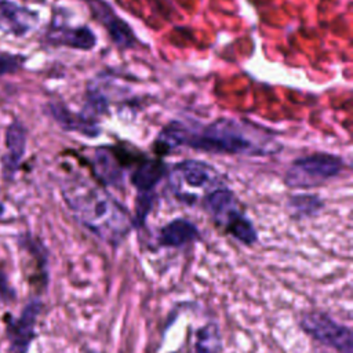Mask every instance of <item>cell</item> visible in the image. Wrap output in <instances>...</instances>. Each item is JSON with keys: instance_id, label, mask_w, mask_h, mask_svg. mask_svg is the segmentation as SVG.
Wrapping results in <instances>:
<instances>
[{"instance_id": "6da1fadb", "label": "cell", "mask_w": 353, "mask_h": 353, "mask_svg": "<svg viewBox=\"0 0 353 353\" xmlns=\"http://www.w3.org/2000/svg\"><path fill=\"white\" fill-rule=\"evenodd\" d=\"M156 145L168 152L178 146L225 154L263 156L276 150L274 141L262 130L234 119H218L208 125L192 127L182 121L165 125Z\"/></svg>"}, {"instance_id": "7a4b0ae2", "label": "cell", "mask_w": 353, "mask_h": 353, "mask_svg": "<svg viewBox=\"0 0 353 353\" xmlns=\"http://www.w3.org/2000/svg\"><path fill=\"white\" fill-rule=\"evenodd\" d=\"M63 197L77 221L103 241L117 245L134 226V218L103 188L87 179H74Z\"/></svg>"}, {"instance_id": "3957f363", "label": "cell", "mask_w": 353, "mask_h": 353, "mask_svg": "<svg viewBox=\"0 0 353 353\" xmlns=\"http://www.w3.org/2000/svg\"><path fill=\"white\" fill-rule=\"evenodd\" d=\"M203 207L218 225L241 244L251 245L258 240L252 222L240 211L233 192L228 188L216 186L208 192L203 197Z\"/></svg>"}, {"instance_id": "277c9868", "label": "cell", "mask_w": 353, "mask_h": 353, "mask_svg": "<svg viewBox=\"0 0 353 353\" xmlns=\"http://www.w3.org/2000/svg\"><path fill=\"white\" fill-rule=\"evenodd\" d=\"M343 160L331 153H314L296 159L287 171L285 183L291 188H313L338 176Z\"/></svg>"}, {"instance_id": "5b68a950", "label": "cell", "mask_w": 353, "mask_h": 353, "mask_svg": "<svg viewBox=\"0 0 353 353\" xmlns=\"http://www.w3.org/2000/svg\"><path fill=\"white\" fill-rule=\"evenodd\" d=\"M301 328L314 341L335 349L338 353H353L352 330L323 312H310L302 316Z\"/></svg>"}, {"instance_id": "8992f818", "label": "cell", "mask_w": 353, "mask_h": 353, "mask_svg": "<svg viewBox=\"0 0 353 353\" xmlns=\"http://www.w3.org/2000/svg\"><path fill=\"white\" fill-rule=\"evenodd\" d=\"M219 175L214 167L200 160H183L170 171V183L176 199H182L188 189L207 190L216 188Z\"/></svg>"}, {"instance_id": "52a82bcc", "label": "cell", "mask_w": 353, "mask_h": 353, "mask_svg": "<svg viewBox=\"0 0 353 353\" xmlns=\"http://www.w3.org/2000/svg\"><path fill=\"white\" fill-rule=\"evenodd\" d=\"M167 167L160 160L143 159L141 160L131 174V183L137 188L139 193L137 204L135 221L142 223L152 203V193L156 185L165 176Z\"/></svg>"}, {"instance_id": "ba28073f", "label": "cell", "mask_w": 353, "mask_h": 353, "mask_svg": "<svg viewBox=\"0 0 353 353\" xmlns=\"http://www.w3.org/2000/svg\"><path fill=\"white\" fill-rule=\"evenodd\" d=\"M94 17L106 28L112 41L120 48H131L135 43V36L128 23L121 19L113 8L103 0H88Z\"/></svg>"}, {"instance_id": "9c48e42d", "label": "cell", "mask_w": 353, "mask_h": 353, "mask_svg": "<svg viewBox=\"0 0 353 353\" xmlns=\"http://www.w3.org/2000/svg\"><path fill=\"white\" fill-rule=\"evenodd\" d=\"M39 15L12 0H0V32L6 34L23 36L36 23Z\"/></svg>"}, {"instance_id": "30bf717a", "label": "cell", "mask_w": 353, "mask_h": 353, "mask_svg": "<svg viewBox=\"0 0 353 353\" xmlns=\"http://www.w3.org/2000/svg\"><path fill=\"white\" fill-rule=\"evenodd\" d=\"M40 302L33 301L28 303L21 316L8 327V336L11 347L17 353H25L34 335V323L40 312Z\"/></svg>"}, {"instance_id": "8fae6325", "label": "cell", "mask_w": 353, "mask_h": 353, "mask_svg": "<svg viewBox=\"0 0 353 353\" xmlns=\"http://www.w3.org/2000/svg\"><path fill=\"white\" fill-rule=\"evenodd\" d=\"M51 116L57 120V123L68 131H77L87 137H97L99 134V127L84 112L83 113H73L68 108L59 103H50L48 105Z\"/></svg>"}, {"instance_id": "7c38bea8", "label": "cell", "mask_w": 353, "mask_h": 353, "mask_svg": "<svg viewBox=\"0 0 353 353\" xmlns=\"http://www.w3.org/2000/svg\"><path fill=\"white\" fill-rule=\"evenodd\" d=\"M7 153L3 156V168L6 174H14L18 170L21 159L26 149V130L18 120L12 121L6 131Z\"/></svg>"}, {"instance_id": "4fadbf2b", "label": "cell", "mask_w": 353, "mask_h": 353, "mask_svg": "<svg viewBox=\"0 0 353 353\" xmlns=\"http://www.w3.org/2000/svg\"><path fill=\"white\" fill-rule=\"evenodd\" d=\"M200 237L199 229L188 219L176 218L164 225L159 233V243L163 247H183Z\"/></svg>"}, {"instance_id": "5bb4252c", "label": "cell", "mask_w": 353, "mask_h": 353, "mask_svg": "<svg viewBox=\"0 0 353 353\" xmlns=\"http://www.w3.org/2000/svg\"><path fill=\"white\" fill-rule=\"evenodd\" d=\"M47 39L52 44L68 46L77 50H91L97 43V37L88 26L57 28L48 32Z\"/></svg>"}, {"instance_id": "9a60e30c", "label": "cell", "mask_w": 353, "mask_h": 353, "mask_svg": "<svg viewBox=\"0 0 353 353\" xmlns=\"http://www.w3.org/2000/svg\"><path fill=\"white\" fill-rule=\"evenodd\" d=\"M94 170L103 183L116 185L123 179L119 156L110 148H99L94 153Z\"/></svg>"}, {"instance_id": "2e32d148", "label": "cell", "mask_w": 353, "mask_h": 353, "mask_svg": "<svg viewBox=\"0 0 353 353\" xmlns=\"http://www.w3.org/2000/svg\"><path fill=\"white\" fill-rule=\"evenodd\" d=\"M194 350L196 353H221V334L214 323L197 330Z\"/></svg>"}, {"instance_id": "e0dca14e", "label": "cell", "mask_w": 353, "mask_h": 353, "mask_svg": "<svg viewBox=\"0 0 353 353\" xmlns=\"http://www.w3.org/2000/svg\"><path fill=\"white\" fill-rule=\"evenodd\" d=\"M288 207L298 216H309L320 211L323 201L317 196L312 194H296L290 199Z\"/></svg>"}, {"instance_id": "ac0fdd59", "label": "cell", "mask_w": 353, "mask_h": 353, "mask_svg": "<svg viewBox=\"0 0 353 353\" xmlns=\"http://www.w3.org/2000/svg\"><path fill=\"white\" fill-rule=\"evenodd\" d=\"M23 62H25L23 55L0 51V76L15 73L22 68Z\"/></svg>"}, {"instance_id": "d6986e66", "label": "cell", "mask_w": 353, "mask_h": 353, "mask_svg": "<svg viewBox=\"0 0 353 353\" xmlns=\"http://www.w3.org/2000/svg\"><path fill=\"white\" fill-rule=\"evenodd\" d=\"M8 290H7V283H6V279L3 276V273L0 272V298H4L7 295Z\"/></svg>"}, {"instance_id": "ffe728a7", "label": "cell", "mask_w": 353, "mask_h": 353, "mask_svg": "<svg viewBox=\"0 0 353 353\" xmlns=\"http://www.w3.org/2000/svg\"><path fill=\"white\" fill-rule=\"evenodd\" d=\"M90 353H99V352H90Z\"/></svg>"}]
</instances>
